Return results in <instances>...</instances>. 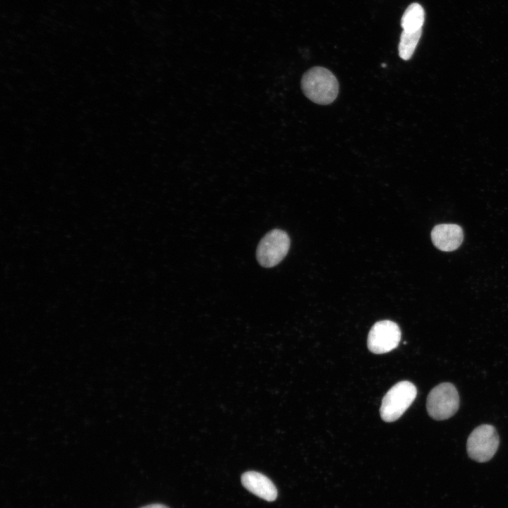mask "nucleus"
Returning <instances> with one entry per match:
<instances>
[{"mask_svg":"<svg viewBox=\"0 0 508 508\" xmlns=\"http://www.w3.org/2000/svg\"><path fill=\"white\" fill-rule=\"evenodd\" d=\"M459 406V394L452 383L439 384L428 394L426 409L429 416L435 420L448 419L456 413Z\"/></svg>","mask_w":508,"mask_h":508,"instance_id":"7ed1b4c3","label":"nucleus"},{"mask_svg":"<svg viewBox=\"0 0 508 508\" xmlns=\"http://www.w3.org/2000/svg\"><path fill=\"white\" fill-rule=\"evenodd\" d=\"M140 508H169L167 506L162 504H151L148 505H145L144 507H142Z\"/></svg>","mask_w":508,"mask_h":508,"instance_id":"9b49d317","label":"nucleus"},{"mask_svg":"<svg viewBox=\"0 0 508 508\" xmlns=\"http://www.w3.org/2000/svg\"><path fill=\"white\" fill-rule=\"evenodd\" d=\"M401 336V330L394 322L391 320L377 322L369 332L368 348L376 354L389 352L397 347Z\"/></svg>","mask_w":508,"mask_h":508,"instance_id":"423d86ee","label":"nucleus"},{"mask_svg":"<svg viewBox=\"0 0 508 508\" xmlns=\"http://www.w3.org/2000/svg\"><path fill=\"white\" fill-rule=\"evenodd\" d=\"M301 88L304 95L312 102L325 105L332 103L337 98L339 83L329 70L315 66L303 74Z\"/></svg>","mask_w":508,"mask_h":508,"instance_id":"f257e3e1","label":"nucleus"},{"mask_svg":"<svg viewBox=\"0 0 508 508\" xmlns=\"http://www.w3.org/2000/svg\"><path fill=\"white\" fill-rule=\"evenodd\" d=\"M434 246L442 251L457 249L464 239L461 227L454 224H441L435 226L431 231Z\"/></svg>","mask_w":508,"mask_h":508,"instance_id":"0eeeda50","label":"nucleus"},{"mask_svg":"<svg viewBox=\"0 0 508 508\" xmlns=\"http://www.w3.org/2000/svg\"><path fill=\"white\" fill-rule=\"evenodd\" d=\"M417 389L409 381H401L391 387L384 396L380 409L385 422H393L400 418L416 397Z\"/></svg>","mask_w":508,"mask_h":508,"instance_id":"f03ea898","label":"nucleus"},{"mask_svg":"<svg viewBox=\"0 0 508 508\" xmlns=\"http://www.w3.org/2000/svg\"><path fill=\"white\" fill-rule=\"evenodd\" d=\"M425 18L423 7L418 3L410 4L405 10L401 20L403 30L415 32L422 29Z\"/></svg>","mask_w":508,"mask_h":508,"instance_id":"1a4fd4ad","label":"nucleus"},{"mask_svg":"<svg viewBox=\"0 0 508 508\" xmlns=\"http://www.w3.org/2000/svg\"><path fill=\"white\" fill-rule=\"evenodd\" d=\"M290 247L288 234L281 229H273L260 240L256 251L259 264L264 267L278 265L286 255Z\"/></svg>","mask_w":508,"mask_h":508,"instance_id":"39448f33","label":"nucleus"},{"mask_svg":"<svg viewBox=\"0 0 508 508\" xmlns=\"http://www.w3.org/2000/svg\"><path fill=\"white\" fill-rule=\"evenodd\" d=\"M499 444L500 439L495 428L488 424L480 425L468 437L467 453L473 460L485 462L495 455Z\"/></svg>","mask_w":508,"mask_h":508,"instance_id":"20e7f679","label":"nucleus"},{"mask_svg":"<svg viewBox=\"0 0 508 508\" xmlns=\"http://www.w3.org/2000/svg\"><path fill=\"white\" fill-rule=\"evenodd\" d=\"M243 487L255 495L272 502L277 497V490L272 481L266 476L257 471H247L241 476Z\"/></svg>","mask_w":508,"mask_h":508,"instance_id":"6e6552de","label":"nucleus"},{"mask_svg":"<svg viewBox=\"0 0 508 508\" xmlns=\"http://www.w3.org/2000/svg\"><path fill=\"white\" fill-rule=\"evenodd\" d=\"M421 33L422 29L415 32L402 31L398 46L399 55L401 59L406 61L411 58L419 42Z\"/></svg>","mask_w":508,"mask_h":508,"instance_id":"9d476101","label":"nucleus"}]
</instances>
